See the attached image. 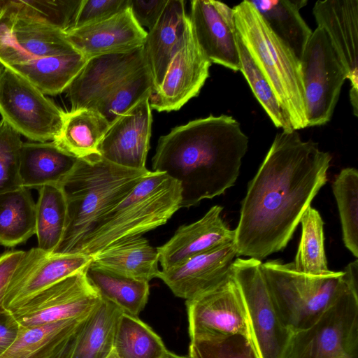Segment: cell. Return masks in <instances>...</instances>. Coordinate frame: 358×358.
<instances>
[{
  "mask_svg": "<svg viewBox=\"0 0 358 358\" xmlns=\"http://www.w3.org/2000/svg\"><path fill=\"white\" fill-rule=\"evenodd\" d=\"M262 261L236 258L231 274L243 295L259 358H285L292 333L275 308L261 269Z\"/></svg>",
  "mask_w": 358,
  "mask_h": 358,
  "instance_id": "obj_8",
  "label": "cell"
},
{
  "mask_svg": "<svg viewBox=\"0 0 358 358\" xmlns=\"http://www.w3.org/2000/svg\"><path fill=\"white\" fill-rule=\"evenodd\" d=\"M191 30L185 1L168 0L159 19L147 33L143 45L145 62L154 83L152 92L160 87L172 58L185 44Z\"/></svg>",
  "mask_w": 358,
  "mask_h": 358,
  "instance_id": "obj_23",
  "label": "cell"
},
{
  "mask_svg": "<svg viewBox=\"0 0 358 358\" xmlns=\"http://www.w3.org/2000/svg\"><path fill=\"white\" fill-rule=\"evenodd\" d=\"M271 299L285 326L292 333L306 329L341 294L358 289V260L341 271L312 275L295 270L292 262H262Z\"/></svg>",
  "mask_w": 358,
  "mask_h": 358,
  "instance_id": "obj_4",
  "label": "cell"
},
{
  "mask_svg": "<svg viewBox=\"0 0 358 358\" xmlns=\"http://www.w3.org/2000/svg\"><path fill=\"white\" fill-rule=\"evenodd\" d=\"M168 0H129V8L137 23L150 30L162 15Z\"/></svg>",
  "mask_w": 358,
  "mask_h": 358,
  "instance_id": "obj_43",
  "label": "cell"
},
{
  "mask_svg": "<svg viewBox=\"0 0 358 358\" xmlns=\"http://www.w3.org/2000/svg\"><path fill=\"white\" fill-rule=\"evenodd\" d=\"M86 269L50 285L8 312L20 328L88 315L103 299L88 279Z\"/></svg>",
  "mask_w": 358,
  "mask_h": 358,
  "instance_id": "obj_11",
  "label": "cell"
},
{
  "mask_svg": "<svg viewBox=\"0 0 358 358\" xmlns=\"http://www.w3.org/2000/svg\"><path fill=\"white\" fill-rule=\"evenodd\" d=\"M18 16L48 24L64 32L71 29L83 0H6Z\"/></svg>",
  "mask_w": 358,
  "mask_h": 358,
  "instance_id": "obj_39",
  "label": "cell"
},
{
  "mask_svg": "<svg viewBox=\"0 0 358 358\" xmlns=\"http://www.w3.org/2000/svg\"><path fill=\"white\" fill-rule=\"evenodd\" d=\"M128 169L101 155L78 159L60 187L67 205V224L55 252L78 253L103 217L149 173Z\"/></svg>",
  "mask_w": 358,
  "mask_h": 358,
  "instance_id": "obj_3",
  "label": "cell"
},
{
  "mask_svg": "<svg viewBox=\"0 0 358 358\" xmlns=\"http://www.w3.org/2000/svg\"><path fill=\"white\" fill-rule=\"evenodd\" d=\"M248 145V138L235 118L210 115L162 136L152 159V171L177 181L180 208H189L235 185Z\"/></svg>",
  "mask_w": 358,
  "mask_h": 358,
  "instance_id": "obj_2",
  "label": "cell"
},
{
  "mask_svg": "<svg viewBox=\"0 0 358 358\" xmlns=\"http://www.w3.org/2000/svg\"><path fill=\"white\" fill-rule=\"evenodd\" d=\"M110 124L96 109L65 112L61 130L53 141L78 159L101 155L100 144Z\"/></svg>",
  "mask_w": 358,
  "mask_h": 358,
  "instance_id": "obj_27",
  "label": "cell"
},
{
  "mask_svg": "<svg viewBox=\"0 0 358 358\" xmlns=\"http://www.w3.org/2000/svg\"><path fill=\"white\" fill-rule=\"evenodd\" d=\"M20 327L9 312L0 315V356L14 343Z\"/></svg>",
  "mask_w": 358,
  "mask_h": 358,
  "instance_id": "obj_45",
  "label": "cell"
},
{
  "mask_svg": "<svg viewBox=\"0 0 358 358\" xmlns=\"http://www.w3.org/2000/svg\"><path fill=\"white\" fill-rule=\"evenodd\" d=\"M162 358H188L187 356H180L167 350Z\"/></svg>",
  "mask_w": 358,
  "mask_h": 358,
  "instance_id": "obj_46",
  "label": "cell"
},
{
  "mask_svg": "<svg viewBox=\"0 0 358 358\" xmlns=\"http://www.w3.org/2000/svg\"><path fill=\"white\" fill-rule=\"evenodd\" d=\"M285 358H358V289L345 292L310 326L294 333Z\"/></svg>",
  "mask_w": 358,
  "mask_h": 358,
  "instance_id": "obj_7",
  "label": "cell"
},
{
  "mask_svg": "<svg viewBox=\"0 0 358 358\" xmlns=\"http://www.w3.org/2000/svg\"><path fill=\"white\" fill-rule=\"evenodd\" d=\"M188 358H259L253 343L242 335L190 340Z\"/></svg>",
  "mask_w": 358,
  "mask_h": 358,
  "instance_id": "obj_40",
  "label": "cell"
},
{
  "mask_svg": "<svg viewBox=\"0 0 358 358\" xmlns=\"http://www.w3.org/2000/svg\"><path fill=\"white\" fill-rule=\"evenodd\" d=\"M23 142L20 134L0 120V194L22 188L20 176Z\"/></svg>",
  "mask_w": 358,
  "mask_h": 358,
  "instance_id": "obj_41",
  "label": "cell"
},
{
  "mask_svg": "<svg viewBox=\"0 0 358 358\" xmlns=\"http://www.w3.org/2000/svg\"><path fill=\"white\" fill-rule=\"evenodd\" d=\"M86 274L101 298L123 313L138 317L149 297V282L125 277L94 264L87 267Z\"/></svg>",
  "mask_w": 358,
  "mask_h": 358,
  "instance_id": "obj_30",
  "label": "cell"
},
{
  "mask_svg": "<svg viewBox=\"0 0 358 358\" xmlns=\"http://www.w3.org/2000/svg\"><path fill=\"white\" fill-rule=\"evenodd\" d=\"M237 34L287 111L294 130L306 127L300 62L245 0L233 8Z\"/></svg>",
  "mask_w": 358,
  "mask_h": 358,
  "instance_id": "obj_6",
  "label": "cell"
},
{
  "mask_svg": "<svg viewBox=\"0 0 358 358\" xmlns=\"http://www.w3.org/2000/svg\"><path fill=\"white\" fill-rule=\"evenodd\" d=\"M25 251H8L0 256V315L7 312L3 306L9 283L19 266Z\"/></svg>",
  "mask_w": 358,
  "mask_h": 358,
  "instance_id": "obj_44",
  "label": "cell"
},
{
  "mask_svg": "<svg viewBox=\"0 0 358 358\" xmlns=\"http://www.w3.org/2000/svg\"><path fill=\"white\" fill-rule=\"evenodd\" d=\"M129 7V0H83L72 29L102 21Z\"/></svg>",
  "mask_w": 358,
  "mask_h": 358,
  "instance_id": "obj_42",
  "label": "cell"
},
{
  "mask_svg": "<svg viewBox=\"0 0 358 358\" xmlns=\"http://www.w3.org/2000/svg\"><path fill=\"white\" fill-rule=\"evenodd\" d=\"M306 127L330 121L348 73L326 33L317 27L299 59Z\"/></svg>",
  "mask_w": 358,
  "mask_h": 358,
  "instance_id": "obj_9",
  "label": "cell"
},
{
  "mask_svg": "<svg viewBox=\"0 0 358 358\" xmlns=\"http://www.w3.org/2000/svg\"><path fill=\"white\" fill-rule=\"evenodd\" d=\"M145 66L143 46L128 52L88 59L66 90L70 110L95 108L119 83Z\"/></svg>",
  "mask_w": 358,
  "mask_h": 358,
  "instance_id": "obj_15",
  "label": "cell"
},
{
  "mask_svg": "<svg viewBox=\"0 0 358 358\" xmlns=\"http://www.w3.org/2000/svg\"><path fill=\"white\" fill-rule=\"evenodd\" d=\"M331 156L296 130L278 133L250 181L234 229L237 256L259 260L284 249L327 181Z\"/></svg>",
  "mask_w": 358,
  "mask_h": 358,
  "instance_id": "obj_1",
  "label": "cell"
},
{
  "mask_svg": "<svg viewBox=\"0 0 358 358\" xmlns=\"http://www.w3.org/2000/svg\"><path fill=\"white\" fill-rule=\"evenodd\" d=\"M91 262V256L82 253L47 252L38 247L25 251L6 290L4 309H15L44 289L85 269Z\"/></svg>",
  "mask_w": 358,
  "mask_h": 358,
  "instance_id": "obj_14",
  "label": "cell"
},
{
  "mask_svg": "<svg viewBox=\"0 0 358 358\" xmlns=\"http://www.w3.org/2000/svg\"><path fill=\"white\" fill-rule=\"evenodd\" d=\"M36 203V235L38 248L55 252L59 248L67 224V205L60 186L38 189Z\"/></svg>",
  "mask_w": 358,
  "mask_h": 358,
  "instance_id": "obj_33",
  "label": "cell"
},
{
  "mask_svg": "<svg viewBox=\"0 0 358 358\" xmlns=\"http://www.w3.org/2000/svg\"><path fill=\"white\" fill-rule=\"evenodd\" d=\"M78 159L53 141L23 142L20 166L22 187L30 189L60 186Z\"/></svg>",
  "mask_w": 358,
  "mask_h": 358,
  "instance_id": "obj_25",
  "label": "cell"
},
{
  "mask_svg": "<svg viewBox=\"0 0 358 358\" xmlns=\"http://www.w3.org/2000/svg\"><path fill=\"white\" fill-rule=\"evenodd\" d=\"M36 234V203L22 187L0 194V244L14 247Z\"/></svg>",
  "mask_w": 358,
  "mask_h": 358,
  "instance_id": "obj_32",
  "label": "cell"
},
{
  "mask_svg": "<svg viewBox=\"0 0 358 358\" xmlns=\"http://www.w3.org/2000/svg\"><path fill=\"white\" fill-rule=\"evenodd\" d=\"M87 61L76 52L41 57L6 68L25 78L45 95L55 96L67 90Z\"/></svg>",
  "mask_w": 358,
  "mask_h": 358,
  "instance_id": "obj_28",
  "label": "cell"
},
{
  "mask_svg": "<svg viewBox=\"0 0 358 358\" xmlns=\"http://www.w3.org/2000/svg\"><path fill=\"white\" fill-rule=\"evenodd\" d=\"M87 316L33 327H20L15 341L0 358H48Z\"/></svg>",
  "mask_w": 358,
  "mask_h": 358,
  "instance_id": "obj_31",
  "label": "cell"
},
{
  "mask_svg": "<svg viewBox=\"0 0 358 358\" xmlns=\"http://www.w3.org/2000/svg\"><path fill=\"white\" fill-rule=\"evenodd\" d=\"M223 208L212 206L199 220L178 228L173 236L157 247L162 270L177 266L189 259L234 241L235 231L221 217Z\"/></svg>",
  "mask_w": 358,
  "mask_h": 358,
  "instance_id": "obj_22",
  "label": "cell"
},
{
  "mask_svg": "<svg viewBox=\"0 0 358 358\" xmlns=\"http://www.w3.org/2000/svg\"><path fill=\"white\" fill-rule=\"evenodd\" d=\"M92 262L119 275L148 282L157 278L160 271L157 248L142 236L108 247L92 256Z\"/></svg>",
  "mask_w": 358,
  "mask_h": 358,
  "instance_id": "obj_26",
  "label": "cell"
},
{
  "mask_svg": "<svg viewBox=\"0 0 358 358\" xmlns=\"http://www.w3.org/2000/svg\"><path fill=\"white\" fill-rule=\"evenodd\" d=\"M210 66L192 29L185 44L172 58L160 87L151 94L150 108L158 112L179 110L199 94L209 77Z\"/></svg>",
  "mask_w": 358,
  "mask_h": 358,
  "instance_id": "obj_17",
  "label": "cell"
},
{
  "mask_svg": "<svg viewBox=\"0 0 358 358\" xmlns=\"http://www.w3.org/2000/svg\"><path fill=\"white\" fill-rule=\"evenodd\" d=\"M65 33L73 48L88 60L143 47L148 31L137 23L129 7L109 18Z\"/></svg>",
  "mask_w": 358,
  "mask_h": 358,
  "instance_id": "obj_21",
  "label": "cell"
},
{
  "mask_svg": "<svg viewBox=\"0 0 358 358\" xmlns=\"http://www.w3.org/2000/svg\"><path fill=\"white\" fill-rule=\"evenodd\" d=\"M113 349L121 358H162L167 349L154 330L138 317L122 313Z\"/></svg>",
  "mask_w": 358,
  "mask_h": 358,
  "instance_id": "obj_34",
  "label": "cell"
},
{
  "mask_svg": "<svg viewBox=\"0 0 358 358\" xmlns=\"http://www.w3.org/2000/svg\"><path fill=\"white\" fill-rule=\"evenodd\" d=\"M0 114L20 135L46 142L58 136L65 112L25 78L0 67Z\"/></svg>",
  "mask_w": 358,
  "mask_h": 358,
  "instance_id": "obj_10",
  "label": "cell"
},
{
  "mask_svg": "<svg viewBox=\"0 0 358 358\" xmlns=\"http://www.w3.org/2000/svg\"><path fill=\"white\" fill-rule=\"evenodd\" d=\"M154 90L148 66L129 75L111 90L95 107L110 124Z\"/></svg>",
  "mask_w": 358,
  "mask_h": 358,
  "instance_id": "obj_37",
  "label": "cell"
},
{
  "mask_svg": "<svg viewBox=\"0 0 358 358\" xmlns=\"http://www.w3.org/2000/svg\"><path fill=\"white\" fill-rule=\"evenodd\" d=\"M237 256L234 242L197 255L168 270H160V278L177 297L192 299L220 284L230 274Z\"/></svg>",
  "mask_w": 358,
  "mask_h": 358,
  "instance_id": "obj_20",
  "label": "cell"
},
{
  "mask_svg": "<svg viewBox=\"0 0 358 358\" xmlns=\"http://www.w3.org/2000/svg\"><path fill=\"white\" fill-rule=\"evenodd\" d=\"M180 203V184L164 173L150 171L106 214L78 253L92 257L122 241L142 236L166 224Z\"/></svg>",
  "mask_w": 358,
  "mask_h": 358,
  "instance_id": "obj_5",
  "label": "cell"
},
{
  "mask_svg": "<svg viewBox=\"0 0 358 358\" xmlns=\"http://www.w3.org/2000/svg\"><path fill=\"white\" fill-rule=\"evenodd\" d=\"M150 95L141 99L110 124L99 146L103 159L128 169H146L152 122Z\"/></svg>",
  "mask_w": 358,
  "mask_h": 358,
  "instance_id": "obj_18",
  "label": "cell"
},
{
  "mask_svg": "<svg viewBox=\"0 0 358 358\" xmlns=\"http://www.w3.org/2000/svg\"><path fill=\"white\" fill-rule=\"evenodd\" d=\"M6 6V0H0V17L2 15Z\"/></svg>",
  "mask_w": 358,
  "mask_h": 358,
  "instance_id": "obj_48",
  "label": "cell"
},
{
  "mask_svg": "<svg viewBox=\"0 0 358 358\" xmlns=\"http://www.w3.org/2000/svg\"><path fill=\"white\" fill-rule=\"evenodd\" d=\"M188 16L196 41L210 63L240 71L233 8L217 1L193 0Z\"/></svg>",
  "mask_w": 358,
  "mask_h": 358,
  "instance_id": "obj_16",
  "label": "cell"
},
{
  "mask_svg": "<svg viewBox=\"0 0 358 358\" xmlns=\"http://www.w3.org/2000/svg\"><path fill=\"white\" fill-rule=\"evenodd\" d=\"M122 313L116 306L103 299L48 358H106L113 350Z\"/></svg>",
  "mask_w": 358,
  "mask_h": 358,
  "instance_id": "obj_24",
  "label": "cell"
},
{
  "mask_svg": "<svg viewBox=\"0 0 358 358\" xmlns=\"http://www.w3.org/2000/svg\"><path fill=\"white\" fill-rule=\"evenodd\" d=\"M240 71L255 96L274 125L283 131L294 130L290 117L280 102L268 81L258 68L237 34Z\"/></svg>",
  "mask_w": 358,
  "mask_h": 358,
  "instance_id": "obj_38",
  "label": "cell"
},
{
  "mask_svg": "<svg viewBox=\"0 0 358 358\" xmlns=\"http://www.w3.org/2000/svg\"><path fill=\"white\" fill-rule=\"evenodd\" d=\"M78 52L66 33L44 22L18 16L7 4L0 17V67L41 57Z\"/></svg>",
  "mask_w": 358,
  "mask_h": 358,
  "instance_id": "obj_13",
  "label": "cell"
},
{
  "mask_svg": "<svg viewBox=\"0 0 358 358\" xmlns=\"http://www.w3.org/2000/svg\"><path fill=\"white\" fill-rule=\"evenodd\" d=\"M322 29L348 73L352 112L358 115V0L317 1L313 8Z\"/></svg>",
  "mask_w": 358,
  "mask_h": 358,
  "instance_id": "obj_19",
  "label": "cell"
},
{
  "mask_svg": "<svg viewBox=\"0 0 358 358\" xmlns=\"http://www.w3.org/2000/svg\"><path fill=\"white\" fill-rule=\"evenodd\" d=\"M300 223L301 236L294 262L296 271L312 275L331 274L327 267L324 250V222L320 213L309 206L303 214Z\"/></svg>",
  "mask_w": 358,
  "mask_h": 358,
  "instance_id": "obj_35",
  "label": "cell"
},
{
  "mask_svg": "<svg viewBox=\"0 0 358 358\" xmlns=\"http://www.w3.org/2000/svg\"><path fill=\"white\" fill-rule=\"evenodd\" d=\"M342 228L345 246L358 257V171L355 168L342 169L332 182Z\"/></svg>",
  "mask_w": 358,
  "mask_h": 358,
  "instance_id": "obj_36",
  "label": "cell"
},
{
  "mask_svg": "<svg viewBox=\"0 0 358 358\" xmlns=\"http://www.w3.org/2000/svg\"><path fill=\"white\" fill-rule=\"evenodd\" d=\"M185 304L190 340L238 334L253 343L245 303L231 272L215 287Z\"/></svg>",
  "mask_w": 358,
  "mask_h": 358,
  "instance_id": "obj_12",
  "label": "cell"
},
{
  "mask_svg": "<svg viewBox=\"0 0 358 358\" xmlns=\"http://www.w3.org/2000/svg\"><path fill=\"white\" fill-rule=\"evenodd\" d=\"M273 33L300 59L312 30L299 10L305 0H249Z\"/></svg>",
  "mask_w": 358,
  "mask_h": 358,
  "instance_id": "obj_29",
  "label": "cell"
},
{
  "mask_svg": "<svg viewBox=\"0 0 358 358\" xmlns=\"http://www.w3.org/2000/svg\"><path fill=\"white\" fill-rule=\"evenodd\" d=\"M106 358H121L113 349Z\"/></svg>",
  "mask_w": 358,
  "mask_h": 358,
  "instance_id": "obj_47",
  "label": "cell"
}]
</instances>
